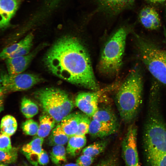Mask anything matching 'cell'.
<instances>
[{
    "label": "cell",
    "mask_w": 166,
    "mask_h": 166,
    "mask_svg": "<svg viewBox=\"0 0 166 166\" xmlns=\"http://www.w3.org/2000/svg\"><path fill=\"white\" fill-rule=\"evenodd\" d=\"M44 62L49 71L61 79L93 91L100 89L89 54L75 37L58 39L46 53Z\"/></svg>",
    "instance_id": "obj_1"
},
{
    "label": "cell",
    "mask_w": 166,
    "mask_h": 166,
    "mask_svg": "<svg viewBox=\"0 0 166 166\" xmlns=\"http://www.w3.org/2000/svg\"><path fill=\"white\" fill-rule=\"evenodd\" d=\"M143 81L139 70H132L122 84L115 96L116 106L120 117L125 123L134 119L141 104Z\"/></svg>",
    "instance_id": "obj_2"
},
{
    "label": "cell",
    "mask_w": 166,
    "mask_h": 166,
    "mask_svg": "<svg viewBox=\"0 0 166 166\" xmlns=\"http://www.w3.org/2000/svg\"><path fill=\"white\" fill-rule=\"evenodd\" d=\"M127 34L126 30L121 28L107 41L98 65L101 73L110 76L118 74L122 63Z\"/></svg>",
    "instance_id": "obj_3"
},
{
    "label": "cell",
    "mask_w": 166,
    "mask_h": 166,
    "mask_svg": "<svg viewBox=\"0 0 166 166\" xmlns=\"http://www.w3.org/2000/svg\"><path fill=\"white\" fill-rule=\"evenodd\" d=\"M45 112L60 122L71 113L74 103L68 94L61 89L48 87L40 89L34 93Z\"/></svg>",
    "instance_id": "obj_4"
},
{
    "label": "cell",
    "mask_w": 166,
    "mask_h": 166,
    "mask_svg": "<svg viewBox=\"0 0 166 166\" xmlns=\"http://www.w3.org/2000/svg\"><path fill=\"white\" fill-rule=\"evenodd\" d=\"M136 37L142 62L152 76L166 86V51L144 38Z\"/></svg>",
    "instance_id": "obj_5"
},
{
    "label": "cell",
    "mask_w": 166,
    "mask_h": 166,
    "mask_svg": "<svg viewBox=\"0 0 166 166\" xmlns=\"http://www.w3.org/2000/svg\"><path fill=\"white\" fill-rule=\"evenodd\" d=\"M144 141L147 158L166 153V126L161 120L151 117L146 126Z\"/></svg>",
    "instance_id": "obj_6"
},
{
    "label": "cell",
    "mask_w": 166,
    "mask_h": 166,
    "mask_svg": "<svg viewBox=\"0 0 166 166\" xmlns=\"http://www.w3.org/2000/svg\"><path fill=\"white\" fill-rule=\"evenodd\" d=\"M43 81L40 76L34 74L11 75L4 71L0 73V89L5 94L28 90Z\"/></svg>",
    "instance_id": "obj_7"
},
{
    "label": "cell",
    "mask_w": 166,
    "mask_h": 166,
    "mask_svg": "<svg viewBox=\"0 0 166 166\" xmlns=\"http://www.w3.org/2000/svg\"><path fill=\"white\" fill-rule=\"evenodd\" d=\"M119 85L117 82L97 91L80 93L75 98V104L83 113L92 118L98 109L101 97L104 93L115 89Z\"/></svg>",
    "instance_id": "obj_8"
},
{
    "label": "cell",
    "mask_w": 166,
    "mask_h": 166,
    "mask_svg": "<svg viewBox=\"0 0 166 166\" xmlns=\"http://www.w3.org/2000/svg\"><path fill=\"white\" fill-rule=\"evenodd\" d=\"M137 134L136 126L131 124L122 142V155L126 166H141L137 147Z\"/></svg>",
    "instance_id": "obj_9"
},
{
    "label": "cell",
    "mask_w": 166,
    "mask_h": 166,
    "mask_svg": "<svg viewBox=\"0 0 166 166\" xmlns=\"http://www.w3.org/2000/svg\"><path fill=\"white\" fill-rule=\"evenodd\" d=\"M34 37L33 34L30 33L18 42L5 48L0 53V58L5 60L28 54L33 45Z\"/></svg>",
    "instance_id": "obj_10"
},
{
    "label": "cell",
    "mask_w": 166,
    "mask_h": 166,
    "mask_svg": "<svg viewBox=\"0 0 166 166\" xmlns=\"http://www.w3.org/2000/svg\"><path fill=\"white\" fill-rule=\"evenodd\" d=\"M38 51L35 50L25 55L5 59L7 72L11 75L22 73L26 69Z\"/></svg>",
    "instance_id": "obj_11"
},
{
    "label": "cell",
    "mask_w": 166,
    "mask_h": 166,
    "mask_svg": "<svg viewBox=\"0 0 166 166\" xmlns=\"http://www.w3.org/2000/svg\"><path fill=\"white\" fill-rule=\"evenodd\" d=\"M20 3V0H0V29L10 26Z\"/></svg>",
    "instance_id": "obj_12"
},
{
    "label": "cell",
    "mask_w": 166,
    "mask_h": 166,
    "mask_svg": "<svg viewBox=\"0 0 166 166\" xmlns=\"http://www.w3.org/2000/svg\"><path fill=\"white\" fill-rule=\"evenodd\" d=\"M99 8L110 15L117 14L129 7L135 0H97Z\"/></svg>",
    "instance_id": "obj_13"
},
{
    "label": "cell",
    "mask_w": 166,
    "mask_h": 166,
    "mask_svg": "<svg viewBox=\"0 0 166 166\" xmlns=\"http://www.w3.org/2000/svg\"><path fill=\"white\" fill-rule=\"evenodd\" d=\"M139 19L141 24L146 29L156 30L161 26L159 15L153 7L147 6L144 7L139 14Z\"/></svg>",
    "instance_id": "obj_14"
},
{
    "label": "cell",
    "mask_w": 166,
    "mask_h": 166,
    "mask_svg": "<svg viewBox=\"0 0 166 166\" xmlns=\"http://www.w3.org/2000/svg\"><path fill=\"white\" fill-rule=\"evenodd\" d=\"M118 128V125L100 122L92 119L88 133L92 138L102 139L114 134Z\"/></svg>",
    "instance_id": "obj_15"
},
{
    "label": "cell",
    "mask_w": 166,
    "mask_h": 166,
    "mask_svg": "<svg viewBox=\"0 0 166 166\" xmlns=\"http://www.w3.org/2000/svg\"><path fill=\"white\" fill-rule=\"evenodd\" d=\"M44 138L34 137L30 142L24 145L22 151L28 160L33 165L37 166L39 155L43 149L42 146Z\"/></svg>",
    "instance_id": "obj_16"
},
{
    "label": "cell",
    "mask_w": 166,
    "mask_h": 166,
    "mask_svg": "<svg viewBox=\"0 0 166 166\" xmlns=\"http://www.w3.org/2000/svg\"><path fill=\"white\" fill-rule=\"evenodd\" d=\"M83 114V113L79 112L70 113L60 122L62 129L69 137L76 135L79 123Z\"/></svg>",
    "instance_id": "obj_17"
},
{
    "label": "cell",
    "mask_w": 166,
    "mask_h": 166,
    "mask_svg": "<svg viewBox=\"0 0 166 166\" xmlns=\"http://www.w3.org/2000/svg\"><path fill=\"white\" fill-rule=\"evenodd\" d=\"M92 119L99 122L118 125L117 118L114 111L109 106L99 107L92 117Z\"/></svg>",
    "instance_id": "obj_18"
},
{
    "label": "cell",
    "mask_w": 166,
    "mask_h": 166,
    "mask_svg": "<svg viewBox=\"0 0 166 166\" xmlns=\"http://www.w3.org/2000/svg\"><path fill=\"white\" fill-rule=\"evenodd\" d=\"M56 122L51 116L45 113L39 117L38 129L35 137L44 138L47 136L55 127Z\"/></svg>",
    "instance_id": "obj_19"
},
{
    "label": "cell",
    "mask_w": 166,
    "mask_h": 166,
    "mask_svg": "<svg viewBox=\"0 0 166 166\" xmlns=\"http://www.w3.org/2000/svg\"><path fill=\"white\" fill-rule=\"evenodd\" d=\"M86 143L85 136L75 135L70 137L66 148V153L70 156L74 157L79 154Z\"/></svg>",
    "instance_id": "obj_20"
},
{
    "label": "cell",
    "mask_w": 166,
    "mask_h": 166,
    "mask_svg": "<svg viewBox=\"0 0 166 166\" xmlns=\"http://www.w3.org/2000/svg\"><path fill=\"white\" fill-rule=\"evenodd\" d=\"M69 138L58 124L52 130L48 139V144L51 146L64 145L68 142Z\"/></svg>",
    "instance_id": "obj_21"
},
{
    "label": "cell",
    "mask_w": 166,
    "mask_h": 166,
    "mask_svg": "<svg viewBox=\"0 0 166 166\" xmlns=\"http://www.w3.org/2000/svg\"><path fill=\"white\" fill-rule=\"evenodd\" d=\"M17 123L13 116L8 115L2 118L0 124V131L3 134L10 137L16 131Z\"/></svg>",
    "instance_id": "obj_22"
},
{
    "label": "cell",
    "mask_w": 166,
    "mask_h": 166,
    "mask_svg": "<svg viewBox=\"0 0 166 166\" xmlns=\"http://www.w3.org/2000/svg\"><path fill=\"white\" fill-rule=\"evenodd\" d=\"M108 142V140L105 139L95 142L83 148L82 154L94 157L104 151Z\"/></svg>",
    "instance_id": "obj_23"
},
{
    "label": "cell",
    "mask_w": 166,
    "mask_h": 166,
    "mask_svg": "<svg viewBox=\"0 0 166 166\" xmlns=\"http://www.w3.org/2000/svg\"><path fill=\"white\" fill-rule=\"evenodd\" d=\"M66 150L64 145L53 146L50 154L52 162L57 166H63L67 162Z\"/></svg>",
    "instance_id": "obj_24"
},
{
    "label": "cell",
    "mask_w": 166,
    "mask_h": 166,
    "mask_svg": "<svg viewBox=\"0 0 166 166\" xmlns=\"http://www.w3.org/2000/svg\"><path fill=\"white\" fill-rule=\"evenodd\" d=\"M21 108L22 114L28 119L33 117L38 112V108L37 104L25 97L22 100Z\"/></svg>",
    "instance_id": "obj_25"
},
{
    "label": "cell",
    "mask_w": 166,
    "mask_h": 166,
    "mask_svg": "<svg viewBox=\"0 0 166 166\" xmlns=\"http://www.w3.org/2000/svg\"><path fill=\"white\" fill-rule=\"evenodd\" d=\"M18 157V149L13 147L9 151H0V163L5 164H11L15 162Z\"/></svg>",
    "instance_id": "obj_26"
},
{
    "label": "cell",
    "mask_w": 166,
    "mask_h": 166,
    "mask_svg": "<svg viewBox=\"0 0 166 166\" xmlns=\"http://www.w3.org/2000/svg\"><path fill=\"white\" fill-rule=\"evenodd\" d=\"M39 127L38 123L32 119L27 120L24 122L22 126L24 133L28 135H36Z\"/></svg>",
    "instance_id": "obj_27"
},
{
    "label": "cell",
    "mask_w": 166,
    "mask_h": 166,
    "mask_svg": "<svg viewBox=\"0 0 166 166\" xmlns=\"http://www.w3.org/2000/svg\"><path fill=\"white\" fill-rule=\"evenodd\" d=\"M91 117L84 113L78 124L77 131L75 135L85 136L89 133Z\"/></svg>",
    "instance_id": "obj_28"
},
{
    "label": "cell",
    "mask_w": 166,
    "mask_h": 166,
    "mask_svg": "<svg viewBox=\"0 0 166 166\" xmlns=\"http://www.w3.org/2000/svg\"><path fill=\"white\" fill-rule=\"evenodd\" d=\"M12 148L10 136L0 131V151H9Z\"/></svg>",
    "instance_id": "obj_29"
},
{
    "label": "cell",
    "mask_w": 166,
    "mask_h": 166,
    "mask_svg": "<svg viewBox=\"0 0 166 166\" xmlns=\"http://www.w3.org/2000/svg\"><path fill=\"white\" fill-rule=\"evenodd\" d=\"M149 166H166V153L147 158Z\"/></svg>",
    "instance_id": "obj_30"
},
{
    "label": "cell",
    "mask_w": 166,
    "mask_h": 166,
    "mask_svg": "<svg viewBox=\"0 0 166 166\" xmlns=\"http://www.w3.org/2000/svg\"><path fill=\"white\" fill-rule=\"evenodd\" d=\"M94 159V157L82 154L77 159L76 163L79 166H90Z\"/></svg>",
    "instance_id": "obj_31"
},
{
    "label": "cell",
    "mask_w": 166,
    "mask_h": 166,
    "mask_svg": "<svg viewBox=\"0 0 166 166\" xmlns=\"http://www.w3.org/2000/svg\"><path fill=\"white\" fill-rule=\"evenodd\" d=\"M49 157L47 152L42 149L41 152L38 156V164L40 165H46L49 163Z\"/></svg>",
    "instance_id": "obj_32"
},
{
    "label": "cell",
    "mask_w": 166,
    "mask_h": 166,
    "mask_svg": "<svg viewBox=\"0 0 166 166\" xmlns=\"http://www.w3.org/2000/svg\"><path fill=\"white\" fill-rule=\"evenodd\" d=\"M96 166H115V162L114 160L109 158L103 160Z\"/></svg>",
    "instance_id": "obj_33"
},
{
    "label": "cell",
    "mask_w": 166,
    "mask_h": 166,
    "mask_svg": "<svg viewBox=\"0 0 166 166\" xmlns=\"http://www.w3.org/2000/svg\"><path fill=\"white\" fill-rule=\"evenodd\" d=\"M5 94L0 89V113L4 109V97Z\"/></svg>",
    "instance_id": "obj_34"
},
{
    "label": "cell",
    "mask_w": 166,
    "mask_h": 166,
    "mask_svg": "<svg viewBox=\"0 0 166 166\" xmlns=\"http://www.w3.org/2000/svg\"><path fill=\"white\" fill-rule=\"evenodd\" d=\"M149 3L154 4H161L164 3L166 1V0H145Z\"/></svg>",
    "instance_id": "obj_35"
},
{
    "label": "cell",
    "mask_w": 166,
    "mask_h": 166,
    "mask_svg": "<svg viewBox=\"0 0 166 166\" xmlns=\"http://www.w3.org/2000/svg\"><path fill=\"white\" fill-rule=\"evenodd\" d=\"M61 0H47L48 3L52 6H56Z\"/></svg>",
    "instance_id": "obj_36"
},
{
    "label": "cell",
    "mask_w": 166,
    "mask_h": 166,
    "mask_svg": "<svg viewBox=\"0 0 166 166\" xmlns=\"http://www.w3.org/2000/svg\"><path fill=\"white\" fill-rule=\"evenodd\" d=\"M63 166H79L76 163H69L65 164Z\"/></svg>",
    "instance_id": "obj_37"
},
{
    "label": "cell",
    "mask_w": 166,
    "mask_h": 166,
    "mask_svg": "<svg viewBox=\"0 0 166 166\" xmlns=\"http://www.w3.org/2000/svg\"><path fill=\"white\" fill-rule=\"evenodd\" d=\"M0 166H8L6 164L0 163Z\"/></svg>",
    "instance_id": "obj_38"
},
{
    "label": "cell",
    "mask_w": 166,
    "mask_h": 166,
    "mask_svg": "<svg viewBox=\"0 0 166 166\" xmlns=\"http://www.w3.org/2000/svg\"><path fill=\"white\" fill-rule=\"evenodd\" d=\"M164 34H165V37L166 38V31H164Z\"/></svg>",
    "instance_id": "obj_39"
}]
</instances>
